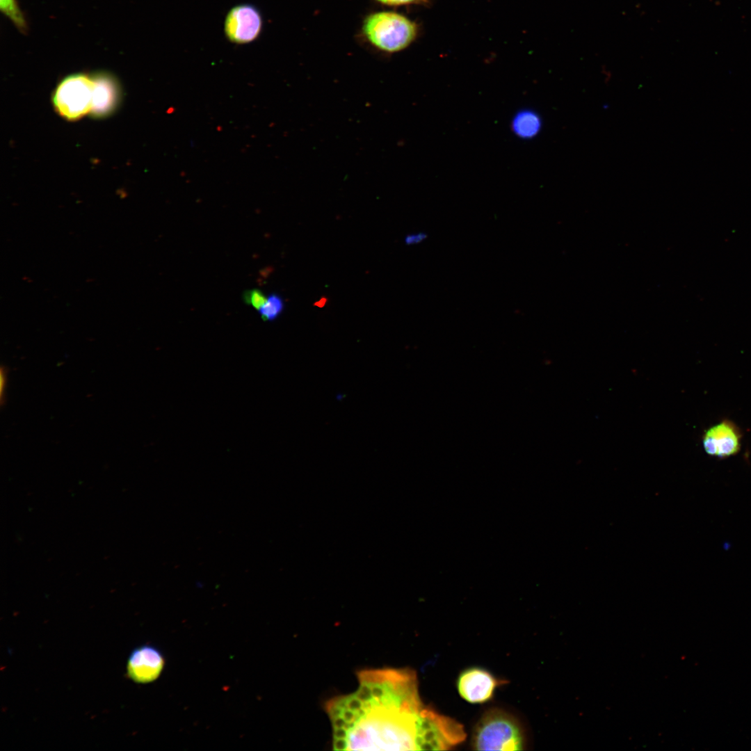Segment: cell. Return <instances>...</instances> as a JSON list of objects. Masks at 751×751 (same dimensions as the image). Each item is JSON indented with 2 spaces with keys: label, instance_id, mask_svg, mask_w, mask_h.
Returning a JSON list of instances; mask_svg holds the SVG:
<instances>
[{
  "label": "cell",
  "instance_id": "15",
  "mask_svg": "<svg viewBox=\"0 0 751 751\" xmlns=\"http://www.w3.org/2000/svg\"><path fill=\"white\" fill-rule=\"evenodd\" d=\"M427 237L428 235L424 232L412 234L405 238V242L407 245L417 244L424 241Z\"/></svg>",
  "mask_w": 751,
  "mask_h": 751
},
{
  "label": "cell",
  "instance_id": "17",
  "mask_svg": "<svg viewBox=\"0 0 751 751\" xmlns=\"http://www.w3.org/2000/svg\"><path fill=\"white\" fill-rule=\"evenodd\" d=\"M6 380H7V372L6 371V368L2 366L1 369V373H0V394H1V401H3V396H4V391L6 389Z\"/></svg>",
  "mask_w": 751,
  "mask_h": 751
},
{
  "label": "cell",
  "instance_id": "4",
  "mask_svg": "<svg viewBox=\"0 0 751 751\" xmlns=\"http://www.w3.org/2000/svg\"><path fill=\"white\" fill-rule=\"evenodd\" d=\"M262 26L259 10L250 4L234 7L225 21V33L227 38L237 44L252 42L260 34Z\"/></svg>",
  "mask_w": 751,
  "mask_h": 751
},
{
  "label": "cell",
  "instance_id": "13",
  "mask_svg": "<svg viewBox=\"0 0 751 751\" xmlns=\"http://www.w3.org/2000/svg\"><path fill=\"white\" fill-rule=\"evenodd\" d=\"M379 3L389 6H401L412 4H425L430 0H374Z\"/></svg>",
  "mask_w": 751,
  "mask_h": 751
},
{
  "label": "cell",
  "instance_id": "16",
  "mask_svg": "<svg viewBox=\"0 0 751 751\" xmlns=\"http://www.w3.org/2000/svg\"><path fill=\"white\" fill-rule=\"evenodd\" d=\"M348 745H349V743H348V738H334L333 745H334V750H348Z\"/></svg>",
  "mask_w": 751,
  "mask_h": 751
},
{
  "label": "cell",
  "instance_id": "9",
  "mask_svg": "<svg viewBox=\"0 0 751 751\" xmlns=\"http://www.w3.org/2000/svg\"><path fill=\"white\" fill-rule=\"evenodd\" d=\"M540 126L538 117L532 113H522L514 121V129L522 136H533L538 131Z\"/></svg>",
  "mask_w": 751,
  "mask_h": 751
},
{
  "label": "cell",
  "instance_id": "11",
  "mask_svg": "<svg viewBox=\"0 0 751 751\" xmlns=\"http://www.w3.org/2000/svg\"><path fill=\"white\" fill-rule=\"evenodd\" d=\"M284 307L282 298L277 294L272 293L268 296L267 301L258 312L264 321H272L280 315Z\"/></svg>",
  "mask_w": 751,
  "mask_h": 751
},
{
  "label": "cell",
  "instance_id": "7",
  "mask_svg": "<svg viewBox=\"0 0 751 751\" xmlns=\"http://www.w3.org/2000/svg\"><path fill=\"white\" fill-rule=\"evenodd\" d=\"M741 437L740 429L734 423L723 420L704 432L702 445L709 455L726 458L739 452Z\"/></svg>",
  "mask_w": 751,
  "mask_h": 751
},
{
  "label": "cell",
  "instance_id": "19",
  "mask_svg": "<svg viewBox=\"0 0 751 751\" xmlns=\"http://www.w3.org/2000/svg\"><path fill=\"white\" fill-rule=\"evenodd\" d=\"M364 727H365L364 728L367 729V725H365ZM359 728H363V727H359Z\"/></svg>",
  "mask_w": 751,
  "mask_h": 751
},
{
  "label": "cell",
  "instance_id": "6",
  "mask_svg": "<svg viewBox=\"0 0 751 751\" xmlns=\"http://www.w3.org/2000/svg\"><path fill=\"white\" fill-rule=\"evenodd\" d=\"M502 684L492 673L481 668L465 670L457 680L460 695L472 704L483 703L492 698L495 688Z\"/></svg>",
  "mask_w": 751,
  "mask_h": 751
},
{
  "label": "cell",
  "instance_id": "3",
  "mask_svg": "<svg viewBox=\"0 0 751 751\" xmlns=\"http://www.w3.org/2000/svg\"><path fill=\"white\" fill-rule=\"evenodd\" d=\"M93 74L76 73L64 78L52 97L56 111L67 120L90 113L93 100Z\"/></svg>",
  "mask_w": 751,
  "mask_h": 751
},
{
  "label": "cell",
  "instance_id": "14",
  "mask_svg": "<svg viewBox=\"0 0 751 751\" xmlns=\"http://www.w3.org/2000/svg\"><path fill=\"white\" fill-rule=\"evenodd\" d=\"M344 697L346 708L350 709L355 712H357L364 706V703L359 698H357L355 695V694L350 695L349 696H346Z\"/></svg>",
  "mask_w": 751,
  "mask_h": 751
},
{
  "label": "cell",
  "instance_id": "10",
  "mask_svg": "<svg viewBox=\"0 0 751 751\" xmlns=\"http://www.w3.org/2000/svg\"><path fill=\"white\" fill-rule=\"evenodd\" d=\"M1 10L22 32H26L27 22L17 0H0Z\"/></svg>",
  "mask_w": 751,
  "mask_h": 751
},
{
  "label": "cell",
  "instance_id": "12",
  "mask_svg": "<svg viewBox=\"0 0 751 751\" xmlns=\"http://www.w3.org/2000/svg\"><path fill=\"white\" fill-rule=\"evenodd\" d=\"M267 298L261 290L256 289L247 291L243 295L244 301L257 311L266 303Z\"/></svg>",
  "mask_w": 751,
  "mask_h": 751
},
{
  "label": "cell",
  "instance_id": "8",
  "mask_svg": "<svg viewBox=\"0 0 751 751\" xmlns=\"http://www.w3.org/2000/svg\"><path fill=\"white\" fill-rule=\"evenodd\" d=\"M94 90L90 114L94 117H106L116 108L120 98V88L111 74L99 72L93 74Z\"/></svg>",
  "mask_w": 751,
  "mask_h": 751
},
{
  "label": "cell",
  "instance_id": "2",
  "mask_svg": "<svg viewBox=\"0 0 751 751\" xmlns=\"http://www.w3.org/2000/svg\"><path fill=\"white\" fill-rule=\"evenodd\" d=\"M525 745L523 729L510 714L499 709L487 711L476 724L471 745L476 750H522Z\"/></svg>",
  "mask_w": 751,
  "mask_h": 751
},
{
  "label": "cell",
  "instance_id": "1",
  "mask_svg": "<svg viewBox=\"0 0 751 751\" xmlns=\"http://www.w3.org/2000/svg\"><path fill=\"white\" fill-rule=\"evenodd\" d=\"M362 33L374 48L386 53H396L414 42L418 26L402 14L382 10L372 13L364 18Z\"/></svg>",
  "mask_w": 751,
  "mask_h": 751
},
{
  "label": "cell",
  "instance_id": "5",
  "mask_svg": "<svg viewBox=\"0 0 751 751\" xmlns=\"http://www.w3.org/2000/svg\"><path fill=\"white\" fill-rule=\"evenodd\" d=\"M164 665V656L156 647L143 645L135 648L129 654L127 674L136 683L147 684L160 676Z\"/></svg>",
  "mask_w": 751,
  "mask_h": 751
},
{
  "label": "cell",
  "instance_id": "18",
  "mask_svg": "<svg viewBox=\"0 0 751 751\" xmlns=\"http://www.w3.org/2000/svg\"><path fill=\"white\" fill-rule=\"evenodd\" d=\"M334 738H348V730L344 727L334 728Z\"/></svg>",
  "mask_w": 751,
  "mask_h": 751
}]
</instances>
